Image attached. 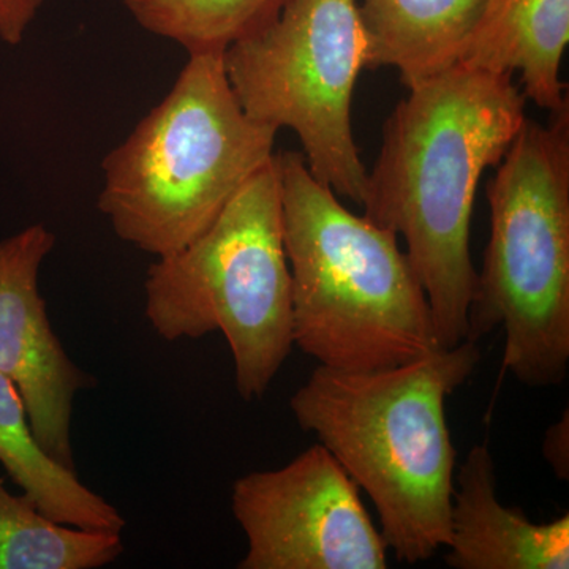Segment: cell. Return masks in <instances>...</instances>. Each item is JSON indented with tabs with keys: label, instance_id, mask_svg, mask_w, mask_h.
I'll return each mask as SVG.
<instances>
[{
	"label": "cell",
	"instance_id": "cell-17",
	"mask_svg": "<svg viewBox=\"0 0 569 569\" xmlns=\"http://www.w3.org/2000/svg\"><path fill=\"white\" fill-rule=\"evenodd\" d=\"M542 455L556 477L561 481L569 478V413L565 410L559 421L549 427L542 443Z\"/></svg>",
	"mask_w": 569,
	"mask_h": 569
},
{
	"label": "cell",
	"instance_id": "cell-7",
	"mask_svg": "<svg viewBox=\"0 0 569 569\" xmlns=\"http://www.w3.org/2000/svg\"><path fill=\"white\" fill-rule=\"evenodd\" d=\"M223 62L247 114L295 132L313 178L362 206L369 171L351 126L366 69L358 0H290L276 20L227 48Z\"/></svg>",
	"mask_w": 569,
	"mask_h": 569
},
{
	"label": "cell",
	"instance_id": "cell-9",
	"mask_svg": "<svg viewBox=\"0 0 569 569\" xmlns=\"http://www.w3.org/2000/svg\"><path fill=\"white\" fill-rule=\"evenodd\" d=\"M54 246L56 234L41 223L0 241V376L20 391L41 448L77 470L73 402L96 380L67 355L40 293V268Z\"/></svg>",
	"mask_w": 569,
	"mask_h": 569
},
{
	"label": "cell",
	"instance_id": "cell-10",
	"mask_svg": "<svg viewBox=\"0 0 569 569\" xmlns=\"http://www.w3.org/2000/svg\"><path fill=\"white\" fill-rule=\"evenodd\" d=\"M445 548L455 569H568L569 515L535 523L501 505L492 452L475 445L455 473Z\"/></svg>",
	"mask_w": 569,
	"mask_h": 569
},
{
	"label": "cell",
	"instance_id": "cell-13",
	"mask_svg": "<svg viewBox=\"0 0 569 569\" xmlns=\"http://www.w3.org/2000/svg\"><path fill=\"white\" fill-rule=\"evenodd\" d=\"M0 463L48 518L78 529L121 533L126 519L110 501L82 485L77 470L51 458L33 436L17 387L0 376Z\"/></svg>",
	"mask_w": 569,
	"mask_h": 569
},
{
	"label": "cell",
	"instance_id": "cell-15",
	"mask_svg": "<svg viewBox=\"0 0 569 569\" xmlns=\"http://www.w3.org/2000/svg\"><path fill=\"white\" fill-rule=\"evenodd\" d=\"M290 0H123L144 31L181 44L189 54L224 52L260 31Z\"/></svg>",
	"mask_w": 569,
	"mask_h": 569
},
{
	"label": "cell",
	"instance_id": "cell-8",
	"mask_svg": "<svg viewBox=\"0 0 569 569\" xmlns=\"http://www.w3.org/2000/svg\"><path fill=\"white\" fill-rule=\"evenodd\" d=\"M231 511L247 538L239 569L388 568L358 486L323 445L236 479Z\"/></svg>",
	"mask_w": 569,
	"mask_h": 569
},
{
	"label": "cell",
	"instance_id": "cell-12",
	"mask_svg": "<svg viewBox=\"0 0 569 569\" xmlns=\"http://www.w3.org/2000/svg\"><path fill=\"white\" fill-rule=\"evenodd\" d=\"M569 43V0H493L460 66L519 73L527 102L556 114L569 107L561 62Z\"/></svg>",
	"mask_w": 569,
	"mask_h": 569
},
{
	"label": "cell",
	"instance_id": "cell-5",
	"mask_svg": "<svg viewBox=\"0 0 569 569\" xmlns=\"http://www.w3.org/2000/svg\"><path fill=\"white\" fill-rule=\"evenodd\" d=\"M490 238L468 339L503 328V370L559 387L569 367V107L523 122L488 186Z\"/></svg>",
	"mask_w": 569,
	"mask_h": 569
},
{
	"label": "cell",
	"instance_id": "cell-14",
	"mask_svg": "<svg viewBox=\"0 0 569 569\" xmlns=\"http://www.w3.org/2000/svg\"><path fill=\"white\" fill-rule=\"evenodd\" d=\"M122 552L121 533L56 522L0 478V569H99Z\"/></svg>",
	"mask_w": 569,
	"mask_h": 569
},
{
	"label": "cell",
	"instance_id": "cell-16",
	"mask_svg": "<svg viewBox=\"0 0 569 569\" xmlns=\"http://www.w3.org/2000/svg\"><path fill=\"white\" fill-rule=\"evenodd\" d=\"M44 0H0V40L17 47L24 40Z\"/></svg>",
	"mask_w": 569,
	"mask_h": 569
},
{
	"label": "cell",
	"instance_id": "cell-6",
	"mask_svg": "<svg viewBox=\"0 0 569 569\" xmlns=\"http://www.w3.org/2000/svg\"><path fill=\"white\" fill-rule=\"evenodd\" d=\"M144 296L157 335L176 342L222 332L239 396L250 402L266 395L295 347L276 156L203 233L157 257Z\"/></svg>",
	"mask_w": 569,
	"mask_h": 569
},
{
	"label": "cell",
	"instance_id": "cell-1",
	"mask_svg": "<svg viewBox=\"0 0 569 569\" xmlns=\"http://www.w3.org/2000/svg\"><path fill=\"white\" fill-rule=\"evenodd\" d=\"M526 121L527 99L512 77L459 63L408 88L385 122L362 208L367 219L406 241L440 348L468 339L478 277L470 253L478 183Z\"/></svg>",
	"mask_w": 569,
	"mask_h": 569
},
{
	"label": "cell",
	"instance_id": "cell-2",
	"mask_svg": "<svg viewBox=\"0 0 569 569\" xmlns=\"http://www.w3.org/2000/svg\"><path fill=\"white\" fill-rule=\"evenodd\" d=\"M479 361L477 342L463 340L389 369L318 366L290 399L298 426L373 501L381 537L402 563L430 560L448 545L458 452L447 400Z\"/></svg>",
	"mask_w": 569,
	"mask_h": 569
},
{
	"label": "cell",
	"instance_id": "cell-3",
	"mask_svg": "<svg viewBox=\"0 0 569 569\" xmlns=\"http://www.w3.org/2000/svg\"><path fill=\"white\" fill-rule=\"evenodd\" d=\"M293 340L320 366L381 370L440 350L421 280L397 234L348 211L305 156L276 153Z\"/></svg>",
	"mask_w": 569,
	"mask_h": 569
},
{
	"label": "cell",
	"instance_id": "cell-11",
	"mask_svg": "<svg viewBox=\"0 0 569 569\" xmlns=\"http://www.w3.org/2000/svg\"><path fill=\"white\" fill-rule=\"evenodd\" d=\"M493 0H359L366 69H395L406 88L452 69Z\"/></svg>",
	"mask_w": 569,
	"mask_h": 569
},
{
	"label": "cell",
	"instance_id": "cell-4",
	"mask_svg": "<svg viewBox=\"0 0 569 569\" xmlns=\"http://www.w3.org/2000/svg\"><path fill=\"white\" fill-rule=\"evenodd\" d=\"M277 132L241 107L223 52L189 54L162 102L104 157L97 204L127 244L173 253L272 162Z\"/></svg>",
	"mask_w": 569,
	"mask_h": 569
}]
</instances>
